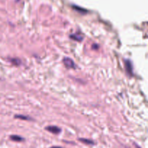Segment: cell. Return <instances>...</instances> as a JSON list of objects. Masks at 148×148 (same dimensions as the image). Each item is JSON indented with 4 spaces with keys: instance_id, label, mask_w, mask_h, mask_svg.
<instances>
[{
    "instance_id": "obj_1",
    "label": "cell",
    "mask_w": 148,
    "mask_h": 148,
    "mask_svg": "<svg viewBox=\"0 0 148 148\" xmlns=\"http://www.w3.org/2000/svg\"><path fill=\"white\" fill-rule=\"evenodd\" d=\"M125 67H126V71L127 72L128 74H129L130 76L133 75V67H132V61L129 59L125 60Z\"/></svg>"
},
{
    "instance_id": "obj_2",
    "label": "cell",
    "mask_w": 148,
    "mask_h": 148,
    "mask_svg": "<svg viewBox=\"0 0 148 148\" xmlns=\"http://www.w3.org/2000/svg\"><path fill=\"white\" fill-rule=\"evenodd\" d=\"M63 62H64V65L67 67H68V68L74 69L76 67V65L75 64H74V61H73L72 59L69 58V57H65V58L63 59Z\"/></svg>"
},
{
    "instance_id": "obj_3",
    "label": "cell",
    "mask_w": 148,
    "mask_h": 148,
    "mask_svg": "<svg viewBox=\"0 0 148 148\" xmlns=\"http://www.w3.org/2000/svg\"><path fill=\"white\" fill-rule=\"evenodd\" d=\"M46 129L54 134H58L61 132V129L57 126H48L46 127Z\"/></svg>"
},
{
    "instance_id": "obj_4",
    "label": "cell",
    "mask_w": 148,
    "mask_h": 148,
    "mask_svg": "<svg viewBox=\"0 0 148 148\" xmlns=\"http://www.w3.org/2000/svg\"><path fill=\"white\" fill-rule=\"evenodd\" d=\"M70 38H72L73 40H75V41H82L83 39V35L78 33L72 34V35H70Z\"/></svg>"
},
{
    "instance_id": "obj_5",
    "label": "cell",
    "mask_w": 148,
    "mask_h": 148,
    "mask_svg": "<svg viewBox=\"0 0 148 148\" xmlns=\"http://www.w3.org/2000/svg\"><path fill=\"white\" fill-rule=\"evenodd\" d=\"M10 138L12 141H15V142H22V141H24V138H23L20 136H18V135H11Z\"/></svg>"
},
{
    "instance_id": "obj_6",
    "label": "cell",
    "mask_w": 148,
    "mask_h": 148,
    "mask_svg": "<svg viewBox=\"0 0 148 148\" xmlns=\"http://www.w3.org/2000/svg\"><path fill=\"white\" fill-rule=\"evenodd\" d=\"M79 141L82 142L83 143L86 144V145H95V142L93 140H90L88 139H85V138H80L78 139Z\"/></svg>"
},
{
    "instance_id": "obj_7",
    "label": "cell",
    "mask_w": 148,
    "mask_h": 148,
    "mask_svg": "<svg viewBox=\"0 0 148 148\" xmlns=\"http://www.w3.org/2000/svg\"><path fill=\"white\" fill-rule=\"evenodd\" d=\"M15 118H17V119H24V120H32L31 118L28 117V116H23V115H16V116H15Z\"/></svg>"
},
{
    "instance_id": "obj_8",
    "label": "cell",
    "mask_w": 148,
    "mask_h": 148,
    "mask_svg": "<svg viewBox=\"0 0 148 148\" xmlns=\"http://www.w3.org/2000/svg\"><path fill=\"white\" fill-rule=\"evenodd\" d=\"M11 61H12L14 64H15V65H20V64H21V61L20 59H11Z\"/></svg>"
},
{
    "instance_id": "obj_9",
    "label": "cell",
    "mask_w": 148,
    "mask_h": 148,
    "mask_svg": "<svg viewBox=\"0 0 148 148\" xmlns=\"http://www.w3.org/2000/svg\"><path fill=\"white\" fill-rule=\"evenodd\" d=\"M74 9L77 10V11H78V12H82V13H85V12H87V11H86L85 10H84V9H81V8H77V7L74 6Z\"/></svg>"
},
{
    "instance_id": "obj_10",
    "label": "cell",
    "mask_w": 148,
    "mask_h": 148,
    "mask_svg": "<svg viewBox=\"0 0 148 148\" xmlns=\"http://www.w3.org/2000/svg\"><path fill=\"white\" fill-rule=\"evenodd\" d=\"M93 48H98V44H93Z\"/></svg>"
},
{
    "instance_id": "obj_11",
    "label": "cell",
    "mask_w": 148,
    "mask_h": 148,
    "mask_svg": "<svg viewBox=\"0 0 148 148\" xmlns=\"http://www.w3.org/2000/svg\"><path fill=\"white\" fill-rule=\"evenodd\" d=\"M134 145L135 147H136V148H140V147H139V145H136V143H134Z\"/></svg>"
},
{
    "instance_id": "obj_12",
    "label": "cell",
    "mask_w": 148,
    "mask_h": 148,
    "mask_svg": "<svg viewBox=\"0 0 148 148\" xmlns=\"http://www.w3.org/2000/svg\"><path fill=\"white\" fill-rule=\"evenodd\" d=\"M51 148H62V147H58V146H54Z\"/></svg>"
}]
</instances>
